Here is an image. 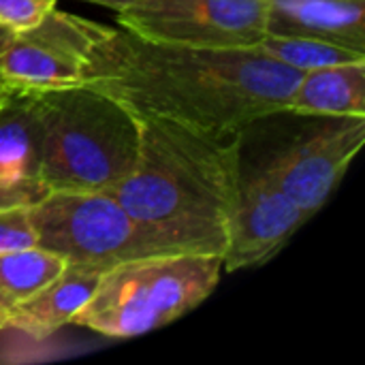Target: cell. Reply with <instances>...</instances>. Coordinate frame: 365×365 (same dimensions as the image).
Wrapping results in <instances>:
<instances>
[{
	"instance_id": "cell-20",
	"label": "cell",
	"mask_w": 365,
	"mask_h": 365,
	"mask_svg": "<svg viewBox=\"0 0 365 365\" xmlns=\"http://www.w3.org/2000/svg\"><path fill=\"white\" fill-rule=\"evenodd\" d=\"M11 304L9 302H4L2 297H0V331L2 329H6V323H9V314H11Z\"/></svg>"
},
{
	"instance_id": "cell-6",
	"label": "cell",
	"mask_w": 365,
	"mask_h": 365,
	"mask_svg": "<svg viewBox=\"0 0 365 365\" xmlns=\"http://www.w3.org/2000/svg\"><path fill=\"white\" fill-rule=\"evenodd\" d=\"M269 0H133L120 28L158 43L190 47H257L267 34Z\"/></svg>"
},
{
	"instance_id": "cell-9",
	"label": "cell",
	"mask_w": 365,
	"mask_h": 365,
	"mask_svg": "<svg viewBox=\"0 0 365 365\" xmlns=\"http://www.w3.org/2000/svg\"><path fill=\"white\" fill-rule=\"evenodd\" d=\"M306 222L304 212L267 171L240 150L237 197L229 220L222 267L237 272L267 263Z\"/></svg>"
},
{
	"instance_id": "cell-7",
	"label": "cell",
	"mask_w": 365,
	"mask_h": 365,
	"mask_svg": "<svg viewBox=\"0 0 365 365\" xmlns=\"http://www.w3.org/2000/svg\"><path fill=\"white\" fill-rule=\"evenodd\" d=\"M312 122L284 148L255 158L308 220L329 201L365 141V115Z\"/></svg>"
},
{
	"instance_id": "cell-17",
	"label": "cell",
	"mask_w": 365,
	"mask_h": 365,
	"mask_svg": "<svg viewBox=\"0 0 365 365\" xmlns=\"http://www.w3.org/2000/svg\"><path fill=\"white\" fill-rule=\"evenodd\" d=\"M36 246V233L30 220V207L0 212V250Z\"/></svg>"
},
{
	"instance_id": "cell-11",
	"label": "cell",
	"mask_w": 365,
	"mask_h": 365,
	"mask_svg": "<svg viewBox=\"0 0 365 365\" xmlns=\"http://www.w3.org/2000/svg\"><path fill=\"white\" fill-rule=\"evenodd\" d=\"M267 32L312 36L365 53V0H269Z\"/></svg>"
},
{
	"instance_id": "cell-13",
	"label": "cell",
	"mask_w": 365,
	"mask_h": 365,
	"mask_svg": "<svg viewBox=\"0 0 365 365\" xmlns=\"http://www.w3.org/2000/svg\"><path fill=\"white\" fill-rule=\"evenodd\" d=\"M38 180V92L11 88L0 103V180Z\"/></svg>"
},
{
	"instance_id": "cell-18",
	"label": "cell",
	"mask_w": 365,
	"mask_h": 365,
	"mask_svg": "<svg viewBox=\"0 0 365 365\" xmlns=\"http://www.w3.org/2000/svg\"><path fill=\"white\" fill-rule=\"evenodd\" d=\"M49 188L41 180H0V212L13 207H32L38 203Z\"/></svg>"
},
{
	"instance_id": "cell-8",
	"label": "cell",
	"mask_w": 365,
	"mask_h": 365,
	"mask_svg": "<svg viewBox=\"0 0 365 365\" xmlns=\"http://www.w3.org/2000/svg\"><path fill=\"white\" fill-rule=\"evenodd\" d=\"M103 24L53 9L0 49V81L32 92L81 86L88 51Z\"/></svg>"
},
{
	"instance_id": "cell-12",
	"label": "cell",
	"mask_w": 365,
	"mask_h": 365,
	"mask_svg": "<svg viewBox=\"0 0 365 365\" xmlns=\"http://www.w3.org/2000/svg\"><path fill=\"white\" fill-rule=\"evenodd\" d=\"M287 111L310 118L365 115V60L302 73Z\"/></svg>"
},
{
	"instance_id": "cell-3",
	"label": "cell",
	"mask_w": 365,
	"mask_h": 365,
	"mask_svg": "<svg viewBox=\"0 0 365 365\" xmlns=\"http://www.w3.org/2000/svg\"><path fill=\"white\" fill-rule=\"evenodd\" d=\"M141 120L92 86L38 92V180L49 190H109L130 173Z\"/></svg>"
},
{
	"instance_id": "cell-5",
	"label": "cell",
	"mask_w": 365,
	"mask_h": 365,
	"mask_svg": "<svg viewBox=\"0 0 365 365\" xmlns=\"http://www.w3.org/2000/svg\"><path fill=\"white\" fill-rule=\"evenodd\" d=\"M30 220L36 246L66 263L109 269L137 257L158 255L107 190H49L30 207Z\"/></svg>"
},
{
	"instance_id": "cell-2",
	"label": "cell",
	"mask_w": 365,
	"mask_h": 365,
	"mask_svg": "<svg viewBox=\"0 0 365 365\" xmlns=\"http://www.w3.org/2000/svg\"><path fill=\"white\" fill-rule=\"evenodd\" d=\"M240 135L212 137L163 118L141 120L137 163L107 192L158 255H225L237 197Z\"/></svg>"
},
{
	"instance_id": "cell-15",
	"label": "cell",
	"mask_w": 365,
	"mask_h": 365,
	"mask_svg": "<svg viewBox=\"0 0 365 365\" xmlns=\"http://www.w3.org/2000/svg\"><path fill=\"white\" fill-rule=\"evenodd\" d=\"M263 53L269 58L278 60L280 64L306 73L323 66H334V64H349V62H364L365 53H359L355 49L327 43L321 38L312 36H299V34H276L267 32L259 45Z\"/></svg>"
},
{
	"instance_id": "cell-10",
	"label": "cell",
	"mask_w": 365,
	"mask_h": 365,
	"mask_svg": "<svg viewBox=\"0 0 365 365\" xmlns=\"http://www.w3.org/2000/svg\"><path fill=\"white\" fill-rule=\"evenodd\" d=\"M103 272V267L88 263H66L51 282L11 308L6 329L32 340H45L73 325V319L92 297Z\"/></svg>"
},
{
	"instance_id": "cell-4",
	"label": "cell",
	"mask_w": 365,
	"mask_h": 365,
	"mask_svg": "<svg viewBox=\"0 0 365 365\" xmlns=\"http://www.w3.org/2000/svg\"><path fill=\"white\" fill-rule=\"evenodd\" d=\"M222 269L220 255L197 252L118 263L103 272L73 325L113 340L145 336L201 306L218 287Z\"/></svg>"
},
{
	"instance_id": "cell-19",
	"label": "cell",
	"mask_w": 365,
	"mask_h": 365,
	"mask_svg": "<svg viewBox=\"0 0 365 365\" xmlns=\"http://www.w3.org/2000/svg\"><path fill=\"white\" fill-rule=\"evenodd\" d=\"M83 2H92V4L105 6V9H113V11L118 13V11H122L124 6H128L133 0H83Z\"/></svg>"
},
{
	"instance_id": "cell-1",
	"label": "cell",
	"mask_w": 365,
	"mask_h": 365,
	"mask_svg": "<svg viewBox=\"0 0 365 365\" xmlns=\"http://www.w3.org/2000/svg\"><path fill=\"white\" fill-rule=\"evenodd\" d=\"M299 75L259 47L173 45L101 26L83 83L139 120L163 118L212 137H235L252 122L287 111Z\"/></svg>"
},
{
	"instance_id": "cell-14",
	"label": "cell",
	"mask_w": 365,
	"mask_h": 365,
	"mask_svg": "<svg viewBox=\"0 0 365 365\" xmlns=\"http://www.w3.org/2000/svg\"><path fill=\"white\" fill-rule=\"evenodd\" d=\"M66 261L41 246L0 250V297L11 306L51 282Z\"/></svg>"
},
{
	"instance_id": "cell-16",
	"label": "cell",
	"mask_w": 365,
	"mask_h": 365,
	"mask_svg": "<svg viewBox=\"0 0 365 365\" xmlns=\"http://www.w3.org/2000/svg\"><path fill=\"white\" fill-rule=\"evenodd\" d=\"M56 9V0H0V28L17 34L41 24Z\"/></svg>"
},
{
	"instance_id": "cell-21",
	"label": "cell",
	"mask_w": 365,
	"mask_h": 365,
	"mask_svg": "<svg viewBox=\"0 0 365 365\" xmlns=\"http://www.w3.org/2000/svg\"><path fill=\"white\" fill-rule=\"evenodd\" d=\"M11 36H13V32H9V30H4V28H0V49L11 41Z\"/></svg>"
},
{
	"instance_id": "cell-22",
	"label": "cell",
	"mask_w": 365,
	"mask_h": 365,
	"mask_svg": "<svg viewBox=\"0 0 365 365\" xmlns=\"http://www.w3.org/2000/svg\"><path fill=\"white\" fill-rule=\"evenodd\" d=\"M9 90H11V88H9L6 83H2V81H0V103L4 101V96L9 94Z\"/></svg>"
}]
</instances>
